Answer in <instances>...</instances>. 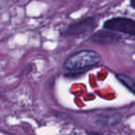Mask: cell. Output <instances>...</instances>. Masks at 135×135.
Listing matches in <instances>:
<instances>
[{"mask_svg": "<svg viewBox=\"0 0 135 135\" xmlns=\"http://www.w3.org/2000/svg\"><path fill=\"white\" fill-rule=\"evenodd\" d=\"M101 61L99 53L94 50H81L67 58L64 68L70 71H81L98 65Z\"/></svg>", "mask_w": 135, "mask_h": 135, "instance_id": "6da1fadb", "label": "cell"}, {"mask_svg": "<svg viewBox=\"0 0 135 135\" xmlns=\"http://www.w3.org/2000/svg\"><path fill=\"white\" fill-rule=\"evenodd\" d=\"M96 19L94 17H89L84 20H81L75 23H72L68 27L64 32L63 36H83L85 34L90 33L96 27Z\"/></svg>", "mask_w": 135, "mask_h": 135, "instance_id": "7a4b0ae2", "label": "cell"}, {"mask_svg": "<svg viewBox=\"0 0 135 135\" xmlns=\"http://www.w3.org/2000/svg\"><path fill=\"white\" fill-rule=\"evenodd\" d=\"M104 28L111 32H121L133 36L135 33V22L133 20L128 18H113L104 23Z\"/></svg>", "mask_w": 135, "mask_h": 135, "instance_id": "3957f363", "label": "cell"}, {"mask_svg": "<svg viewBox=\"0 0 135 135\" xmlns=\"http://www.w3.org/2000/svg\"><path fill=\"white\" fill-rule=\"evenodd\" d=\"M120 39L121 37L115 32H103V31L94 33L92 37L93 41L100 45H112L116 44Z\"/></svg>", "mask_w": 135, "mask_h": 135, "instance_id": "277c9868", "label": "cell"}, {"mask_svg": "<svg viewBox=\"0 0 135 135\" xmlns=\"http://www.w3.org/2000/svg\"><path fill=\"white\" fill-rule=\"evenodd\" d=\"M117 79L126 87L128 88L131 93H134L135 91V86H134V80H133L132 77L129 75H125V74H117L116 75Z\"/></svg>", "mask_w": 135, "mask_h": 135, "instance_id": "5b68a950", "label": "cell"}, {"mask_svg": "<svg viewBox=\"0 0 135 135\" xmlns=\"http://www.w3.org/2000/svg\"><path fill=\"white\" fill-rule=\"evenodd\" d=\"M133 3H134V0H131V7L132 8H134L135 7H134V4H133Z\"/></svg>", "mask_w": 135, "mask_h": 135, "instance_id": "8992f818", "label": "cell"}]
</instances>
